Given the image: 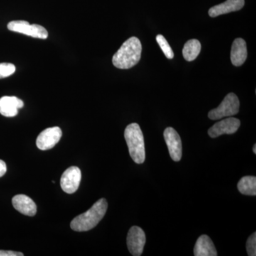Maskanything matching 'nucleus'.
I'll return each mask as SVG.
<instances>
[{
	"label": "nucleus",
	"mask_w": 256,
	"mask_h": 256,
	"mask_svg": "<svg viewBox=\"0 0 256 256\" xmlns=\"http://www.w3.org/2000/svg\"><path fill=\"white\" fill-rule=\"evenodd\" d=\"M247 46L245 40L238 38L234 40L230 50V60L235 66H240L246 60Z\"/></svg>",
	"instance_id": "nucleus-14"
},
{
	"label": "nucleus",
	"mask_w": 256,
	"mask_h": 256,
	"mask_svg": "<svg viewBox=\"0 0 256 256\" xmlns=\"http://www.w3.org/2000/svg\"><path fill=\"white\" fill-rule=\"evenodd\" d=\"M240 126V120L235 118H228L214 124L208 130V134L212 138L220 137L225 134H234L237 132Z\"/></svg>",
	"instance_id": "nucleus-10"
},
{
	"label": "nucleus",
	"mask_w": 256,
	"mask_h": 256,
	"mask_svg": "<svg viewBox=\"0 0 256 256\" xmlns=\"http://www.w3.org/2000/svg\"><path fill=\"white\" fill-rule=\"evenodd\" d=\"M107 208L108 202L106 198H100L90 210L74 218L70 222V228L78 232L92 230L102 220Z\"/></svg>",
	"instance_id": "nucleus-2"
},
{
	"label": "nucleus",
	"mask_w": 256,
	"mask_h": 256,
	"mask_svg": "<svg viewBox=\"0 0 256 256\" xmlns=\"http://www.w3.org/2000/svg\"><path fill=\"white\" fill-rule=\"evenodd\" d=\"M202 45L200 41L191 40L186 42L184 46L182 54L184 58L188 62L195 60L201 52Z\"/></svg>",
	"instance_id": "nucleus-16"
},
{
	"label": "nucleus",
	"mask_w": 256,
	"mask_h": 256,
	"mask_svg": "<svg viewBox=\"0 0 256 256\" xmlns=\"http://www.w3.org/2000/svg\"><path fill=\"white\" fill-rule=\"evenodd\" d=\"M194 254L195 256H216V249L212 239L206 235H202L197 239Z\"/></svg>",
	"instance_id": "nucleus-15"
},
{
	"label": "nucleus",
	"mask_w": 256,
	"mask_h": 256,
	"mask_svg": "<svg viewBox=\"0 0 256 256\" xmlns=\"http://www.w3.org/2000/svg\"><path fill=\"white\" fill-rule=\"evenodd\" d=\"M8 30L12 32L23 34L34 38L46 40L48 38V32L44 28L38 24H30L28 22L12 21L8 24Z\"/></svg>",
	"instance_id": "nucleus-5"
},
{
	"label": "nucleus",
	"mask_w": 256,
	"mask_h": 256,
	"mask_svg": "<svg viewBox=\"0 0 256 256\" xmlns=\"http://www.w3.org/2000/svg\"><path fill=\"white\" fill-rule=\"evenodd\" d=\"M16 70L14 64L9 63L0 64V79L6 78L12 75Z\"/></svg>",
	"instance_id": "nucleus-19"
},
{
	"label": "nucleus",
	"mask_w": 256,
	"mask_h": 256,
	"mask_svg": "<svg viewBox=\"0 0 256 256\" xmlns=\"http://www.w3.org/2000/svg\"><path fill=\"white\" fill-rule=\"evenodd\" d=\"M6 172V165L2 160H0V178L4 176Z\"/></svg>",
	"instance_id": "nucleus-22"
},
{
	"label": "nucleus",
	"mask_w": 256,
	"mask_h": 256,
	"mask_svg": "<svg viewBox=\"0 0 256 256\" xmlns=\"http://www.w3.org/2000/svg\"><path fill=\"white\" fill-rule=\"evenodd\" d=\"M142 44L137 37L132 36L124 42L112 57L116 68L129 69L138 64L141 58Z\"/></svg>",
	"instance_id": "nucleus-1"
},
{
	"label": "nucleus",
	"mask_w": 256,
	"mask_h": 256,
	"mask_svg": "<svg viewBox=\"0 0 256 256\" xmlns=\"http://www.w3.org/2000/svg\"><path fill=\"white\" fill-rule=\"evenodd\" d=\"M238 191L244 195L256 196V178L254 176H246L240 178L238 183Z\"/></svg>",
	"instance_id": "nucleus-17"
},
{
	"label": "nucleus",
	"mask_w": 256,
	"mask_h": 256,
	"mask_svg": "<svg viewBox=\"0 0 256 256\" xmlns=\"http://www.w3.org/2000/svg\"><path fill=\"white\" fill-rule=\"evenodd\" d=\"M12 205L15 210L24 215L34 216L36 214V205L30 197L18 194L13 197Z\"/></svg>",
	"instance_id": "nucleus-12"
},
{
	"label": "nucleus",
	"mask_w": 256,
	"mask_h": 256,
	"mask_svg": "<svg viewBox=\"0 0 256 256\" xmlns=\"http://www.w3.org/2000/svg\"><path fill=\"white\" fill-rule=\"evenodd\" d=\"M146 242V234L139 226L131 227L128 234L127 245L128 250L134 256H140L144 250Z\"/></svg>",
	"instance_id": "nucleus-6"
},
{
	"label": "nucleus",
	"mask_w": 256,
	"mask_h": 256,
	"mask_svg": "<svg viewBox=\"0 0 256 256\" xmlns=\"http://www.w3.org/2000/svg\"><path fill=\"white\" fill-rule=\"evenodd\" d=\"M62 136L60 128H48L42 131L36 139V146L41 150H48L52 149L60 142Z\"/></svg>",
	"instance_id": "nucleus-9"
},
{
	"label": "nucleus",
	"mask_w": 256,
	"mask_h": 256,
	"mask_svg": "<svg viewBox=\"0 0 256 256\" xmlns=\"http://www.w3.org/2000/svg\"><path fill=\"white\" fill-rule=\"evenodd\" d=\"M240 107V102L237 96L230 92L224 98L223 101L216 108L213 109L208 112L210 119L216 120L225 117H230L238 114Z\"/></svg>",
	"instance_id": "nucleus-4"
},
{
	"label": "nucleus",
	"mask_w": 256,
	"mask_h": 256,
	"mask_svg": "<svg viewBox=\"0 0 256 256\" xmlns=\"http://www.w3.org/2000/svg\"><path fill=\"white\" fill-rule=\"evenodd\" d=\"M156 40L158 44L160 45V48L162 50L163 53L166 56V58H169V60H172V58H174V52H173L172 50L171 47H170L166 38H165L162 35L158 34V36H156Z\"/></svg>",
	"instance_id": "nucleus-18"
},
{
	"label": "nucleus",
	"mask_w": 256,
	"mask_h": 256,
	"mask_svg": "<svg viewBox=\"0 0 256 256\" xmlns=\"http://www.w3.org/2000/svg\"><path fill=\"white\" fill-rule=\"evenodd\" d=\"M254 154H256V144H254V148H252Z\"/></svg>",
	"instance_id": "nucleus-23"
},
{
	"label": "nucleus",
	"mask_w": 256,
	"mask_h": 256,
	"mask_svg": "<svg viewBox=\"0 0 256 256\" xmlns=\"http://www.w3.org/2000/svg\"><path fill=\"white\" fill-rule=\"evenodd\" d=\"M82 181V172L77 166H70L62 174L60 186L64 192L74 194L78 190Z\"/></svg>",
	"instance_id": "nucleus-7"
},
{
	"label": "nucleus",
	"mask_w": 256,
	"mask_h": 256,
	"mask_svg": "<svg viewBox=\"0 0 256 256\" xmlns=\"http://www.w3.org/2000/svg\"><path fill=\"white\" fill-rule=\"evenodd\" d=\"M21 252H12V250H0V256H23Z\"/></svg>",
	"instance_id": "nucleus-21"
},
{
	"label": "nucleus",
	"mask_w": 256,
	"mask_h": 256,
	"mask_svg": "<svg viewBox=\"0 0 256 256\" xmlns=\"http://www.w3.org/2000/svg\"><path fill=\"white\" fill-rule=\"evenodd\" d=\"M124 139L129 149L130 156L137 164H142L146 160L144 136L138 124H130L124 130Z\"/></svg>",
	"instance_id": "nucleus-3"
},
{
	"label": "nucleus",
	"mask_w": 256,
	"mask_h": 256,
	"mask_svg": "<svg viewBox=\"0 0 256 256\" xmlns=\"http://www.w3.org/2000/svg\"><path fill=\"white\" fill-rule=\"evenodd\" d=\"M24 105L23 101L15 96H4L0 98V114L5 117H14Z\"/></svg>",
	"instance_id": "nucleus-11"
},
{
	"label": "nucleus",
	"mask_w": 256,
	"mask_h": 256,
	"mask_svg": "<svg viewBox=\"0 0 256 256\" xmlns=\"http://www.w3.org/2000/svg\"><path fill=\"white\" fill-rule=\"evenodd\" d=\"M244 0H226L222 4L212 6L208 11V14L210 18H216L220 15L238 11L244 8Z\"/></svg>",
	"instance_id": "nucleus-13"
},
{
	"label": "nucleus",
	"mask_w": 256,
	"mask_h": 256,
	"mask_svg": "<svg viewBox=\"0 0 256 256\" xmlns=\"http://www.w3.org/2000/svg\"><path fill=\"white\" fill-rule=\"evenodd\" d=\"M164 138L172 159L180 162L182 156V144L180 134L174 128L169 127L165 129Z\"/></svg>",
	"instance_id": "nucleus-8"
},
{
	"label": "nucleus",
	"mask_w": 256,
	"mask_h": 256,
	"mask_svg": "<svg viewBox=\"0 0 256 256\" xmlns=\"http://www.w3.org/2000/svg\"><path fill=\"white\" fill-rule=\"evenodd\" d=\"M246 250L249 256H256V233L249 237L246 242Z\"/></svg>",
	"instance_id": "nucleus-20"
}]
</instances>
